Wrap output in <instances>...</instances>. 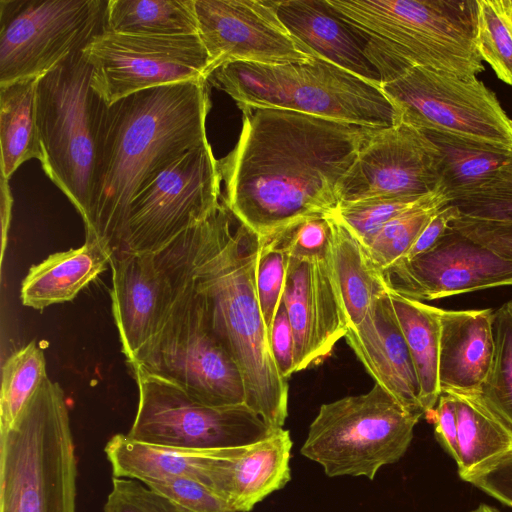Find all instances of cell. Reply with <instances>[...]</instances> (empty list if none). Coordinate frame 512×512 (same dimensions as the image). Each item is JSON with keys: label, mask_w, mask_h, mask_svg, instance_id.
I'll return each instance as SVG.
<instances>
[{"label": "cell", "mask_w": 512, "mask_h": 512, "mask_svg": "<svg viewBox=\"0 0 512 512\" xmlns=\"http://www.w3.org/2000/svg\"><path fill=\"white\" fill-rule=\"evenodd\" d=\"M465 482L512 508V454Z\"/></svg>", "instance_id": "obj_44"}, {"label": "cell", "mask_w": 512, "mask_h": 512, "mask_svg": "<svg viewBox=\"0 0 512 512\" xmlns=\"http://www.w3.org/2000/svg\"><path fill=\"white\" fill-rule=\"evenodd\" d=\"M13 198L10 192L8 179L1 175V200H0V214H1V263L3 261L6 243L8 239V231L11 220Z\"/></svg>", "instance_id": "obj_47"}, {"label": "cell", "mask_w": 512, "mask_h": 512, "mask_svg": "<svg viewBox=\"0 0 512 512\" xmlns=\"http://www.w3.org/2000/svg\"><path fill=\"white\" fill-rule=\"evenodd\" d=\"M107 1L0 0V86L39 78L104 30Z\"/></svg>", "instance_id": "obj_11"}, {"label": "cell", "mask_w": 512, "mask_h": 512, "mask_svg": "<svg viewBox=\"0 0 512 512\" xmlns=\"http://www.w3.org/2000/svg\"><path fill=\"white\" fill-rule=\"evenodd\" d=\"M442 156L428 135L398 121L375 129L338 188L339 206L380 198H420L441 186Z\"/></svg>", "instance_id": "obj_15"}, {"label": "cell", "mask_w": 512, "mask_h": 512, "mask_svg": "<svg viewBox=\"0 0 512 512\" xmlns=\"http://www.w3.org/2000/svg\"><path fill=\"white\" fill-rule=\"evenodd\" d=\"M236 221L222 201L163 250L191 280L211 331L237 363L245 405L278 430L288 414V383L273 360L257 297L260 238Z\"/></svg>", "instance_id": "obj_2"}, {"label": "cell", "mask_w": 512, "mask_h": 512, "mask_svg": "<svg viewBox=\"0 0 512 512\" xmlns=\"http://www.w3.org/2000/svg\"><path fill=\"white\" fill-rule=\"evenodd\" d=\"M420 418L375 384L367 393L323 404L300 452L329 477L373 480L381 467L406 453Z\"/></svg>", "instance_id": "obj_9"}, {"label": "cell", "mask_w": 512, "mask_h": 512, "mask_svg": "<svg viewBox=\"0 0 512 512\" xmlns=\"http://www.w3.org/2000/svg\"><path fill=\"white\" fill-rule=\"evenodd\" d=\"M210 77L242 113L281 109L373 129L396 122L380 87L319 57L279 65L231 62Z\"/></svg>", "instance_id": "obj_6"}, {"label": "cell", "mask_w": 512, "mask_h": 512, "mask_svg": "<svg viewBox=\"0 0 512 512\" xmlns=\"http://www.w3.org/2000/svg\"><path fill=\"white\" fill-rule=\"evenodd\" d=\"M104 512H191L141 481L113 477Z\"/></svg>", "instance_id": "obj_40"}, {"label": "cell", "mask_w": 512, "mask_h": 512, "mask_svg": "<svg viewBox=\"0 0 512 512\" xmlns=\"http://www.w3.org/2000/svg\"><path fill=\"white\" fill-rule=\"evenodd\" d=\"M367 38L381 84L413 67L472 80L484 71L476 41V0H326Z\"/></svg>", "instance_id": "obj_4"}, {"label": "cell", "mask_w": 512, "mask_h": 512, "mask_svg": "<svg viewBox=\"0 0 512 512\" xmlns=\"http://www.w3.org/2000/svg\"><path fill=\"white\" fill-rule=\"evenodd\" d=\"M424 132L441 152V186L447 196L477 186L512 165V150L445 133Z\"/></svg>", "instance_id": "obj_31"}, {"label": "cell", "mask_w": 512, "mask_h": 512, "mask_svg": "<svg viewBox=\"0 0 512 512\" xmlns=\"http://www.w3.org/2000/svg\"><path fill=\"white\" fill-rule=\"evenodd\" d=\"M277 12L291 36L315 57L380 87V75L365 53L367 38L341 19L326 0L278 1Z\"/></svg>", "instance_id": "obj_22"}, {"label": "cell", "mask_w": 512, "mask_h": 512, "mask_svg": "<svg viewBox=\"0 0 512 512\" xmlns=\"http://www.w3.org/2000/svg\"><path fill=\"white\" fill-rule=\"evenodd\" d=\"M281 302L294 336V373L320 363L348 331L331 251L324 257L289 255Z\"/></svg>", "instance_id": "obj_18"}, {"label": "cell", "mask_w": 512, "mask_h": 512, "mask_svg": "<svg viewBox=\"0 0 512 512\" xmlns=\"http://www.w3.org/2000/svg\"><path fill=\"white\" fill-rule=\"evenodd\" d=\"M113 476L142 483L173 478L195 480L210 489L220 449H188L144 443L116 434L104 448Z\"/></svg>", "instance_id": "obj_25"}, {"label": "cell", "mask_w": 512, "mask_h": 512, "mask_svg": "<svg viewBox=\"0 0 512 512\" xmlns=\"http://www.w3.org/2000/svg\"><path fill=\"white\" fill-rule=\"evenodd\" d=\"M374 130L289 110L244 112L237 144L218 161L223 202L259 238L332 214L339 184Z\"/></svg>", "instance_id": "obj_1"}, {"label": "cell", "mask_w": 512, "mask_h": 512, "mask_svg": "<svg viewBox=\"0 0 512 512\" xmlns=\"http://www.w3.org/2000/svg\"><path fill=\"white\" fill-rule=\"evenodd\" d=\"M441 189L420 198H380L339 206L334 215L366 247L386 223L426 203Z\"/></svg>", "instance_id": "obj_36"}, {"label": "cell", "mask_w": 512, "mask_h": 512, "mask_svg": "<svg viewBox=\"0 0 512 512\" xmlns=\"http://www.w3.org/2000/svg\"><path fill=\"white\" fill-rule=\"evenodd\" d=\"M445 393L455 401L456 464L463 481L512 454V432L486 406L479 393Z\"/></svg>", "instance_id": "obj_27"}, {"label": "cell", "mask_w": 512, "mask_h": 512, "mask_svg": "<svg viewBox=\"0 0 512 512\" xmlns=\"http://www.w3.org/2000/svg\"><path fill=\"white\" fill-rule=\"evenodd\" d=\"M332 214H315L289 224L275 235L289 255L324 257L331 251Z\"/></svg>", "instance_id": "obj_39"}, {"label": "cell", "mask_w": 512, "mask_h": 512, "mask_svg": "<svg viewBox=\"0 0 512 512\" xmlns=\"http://www.w3.org/2000/svg\"><path fill=\"white\" fill-rule=\"evenodd\" d=\"M458 216V210L450 204L439 209L401 260L411 259L433 248L449 231L451 222Z\"/></svg>", "instance_id": "obj_46"}, {"label": "cell", "mask_w": 512, "mask_h": 512, "mask_svg": "<svg viewBox=\"0 0 512 512\" xmlns=\"http://www.w3.org/2000/svg\"><path fill=\"white\" fill-rule=\"evenodd\" d=\"M292 440L278 429L253 444L223 448L213 468L210 490L235 512H248L291 479Z\"/></svg>", "instance_id": "obj_21"}, {"label": "cell", "mask_w": 512, "mask_h": 512, "mask_svg": "<svg viewBox=\"0 0 512 512\" xmlns=\"http://www.w3.org/2000/svg\"><path fill=\"white\" fill-rule=\"evenodd\" d=\"M289 254L275 235L260 238L256 290L265 326L270 334L282 301Z\"/></svg>", "instance_id": "obj_38"}, {"label": "cell", "mask_w": 512, "mask_h": 512, "mask_svg": "<svg viewBox=\"0 0 512 512\" xmlns=\"http://www.w3.org/2000/svg\"><path fill=\"white\" fill-rule=\"evenodd\" d=\"M112 312L126 362L152 338L172 301L173 288L154 253L120 251L112 261Z\"/></svg>", "instance_id": "obj_19"}, {"label": "cell", "mask_w": 512, "mask_h": 512, "mask_svg": "<svg viewBox=\"0 0 512 512\" xmlns=\"http://www.w3.org/2000/svg\"><path fill=\"white\" fill-rule=\"evenodd\" d=\"M447 204L448 197L442 188L426 203L386 223L365 247L376 266L383 272L401 260L435 213Z\"/></svg>", "instance_id": "obj_35"}, {"label": "cell", "mask_w": 512, "mask_h": 512, "mask_svg": "<svg viewBox=\"0 0 512 512\" xmlns=\"http://www.w3.org/2000/svg\"><path fill=\"white\" fill-rule=\"evenodd\" d=\"M154 254L173 297L156 333L127 363L130 371L172 382L209 406L245 404L241 371L211 331L191 280L165 250Z\"/></svg>", "instance_id": "obj_7"}, {"label": "cell", "mask_w": 512, "mask_h": 512, "mask_svg": "<svg viewBox=\"0 0 512 512\" xmlns=\"http://www.w3.org/2000/svg\"><path fill=\"white\" fill-rule=\"evenodd\" d=\"M426 416L434 424V434L438 443L456 462L458 457L457 416L453 396L442 393L434 409Z\"/></svg>", "instance_id": "obj_45"}, {"label": "cell", "mask_w": 512, "mask_h": 512, "mask_svg": "<svg viewBox=\"0 0 512 512\" xmlns=\"http://www.w3.org/2000/svg\"><path fill=\"white\" fill-rule=\"evenodd\" d=\"M391 291L414 300H436L512 286V261L450 227L430 250L383 271Z\"/></svg>", "instance_id": "obj_17"}, {"label": "cell", "mask_w": 512, "mask_h": 512, "mask_svg": "<svg viewBox=\"0 0 512 512\" xmlns=\"http://www.w3.org/2000/svg\"><path fill=\"white\" fill-rule=\"evenodd\" d=\"M277 4L271 0H194L211 75L231 62L279 65L315 57L291 36L278 16Z\"/></svg>", "instance_id": "obj_16"}, {"label": "cell", "mask_w": 512, "mask_h": 512, "mask_svg": "<svg viewBox=\"0 0 512 512\" xmlns=\"http://www.w3.org/2000/svg\"><path fill=\"white\" fill-rule=\"evenodd\" d=\"M191 512H235L201 483L187 478H173L144 483Z\"/></svg>", "instance_id": "obj_41"}, {"label": "cell", "mask_w": 512, "mask_h": 512, "mask_svg": "<svg viewBox=\"0 0 512 512\" xmlns=\"http://www.w3.org/2000/svg\"><path fill=\"white\" fill-rule=\"evenodd\" d=\"M82 53L92 68V87L108 106L142 90L211 76L199 34L147 36L103 30Z\"/></svg>", "instance_id": "obj_14"}, {"label": "cell", "mask_w": 512, "mask_h": 512, "mask_svg": "<svg viewBox=\"0 0 512 512\" xmlns=\"http://www.w3.org/2000/svg\"><path fill=\"white\" fill-rule=\"evenodd\" d=\"M331 258L350 327L360 324L390 289L364 245L332 213Z\"/></svg>", "instance_id": "obj_26"}, {"label": "cell", "mask_w": 512, "mask_h": 512, "mask_svg": "<svg viewBox=\"0 0 512 512\" xmlns=\"http://www.w3.org/2000/svg\"><path fill=\"white\" fill-rule=\"evenodd\" d=\"M511 18H512V6H511Z\"/></svg>", "instance_id": "obj_50"}, {"label": "cell", "mask_w": 512, "mask_h": 512, "mask_svg": "<svg viewBox=\"0 0 512 512\" xmlns=\"http://www.w3.org/2000/svg\"><path fill=\"white\" fill-rule=\"evenodd\" d=\"M82 50L38 78L36 121L47 176L91 224L101 128L108 105Z\"/></svg>", "instance_id": "obj_8"}, {"label": "cell", "mask_w": 512, "mask_h": 512, "mask_svg": "<svg viewBox=\"0 0 512 512\" xmlns=\"http://www.w3.org/2000/svg\"><path fill=\"white\" fill-rule=\"evenodd\" d=\"M43 350L34 341L13 352L2 366L0 430L9 428L47 378Z\"/></svg>", "instance_id": "obj_33"}, {"label": "cell", "mask_w": 512, "mask_h": 512, "mask_svg": "<svg viewBox=\"0 0 512 512\" xmlns=\"http://www.w3.org/2000/svg\"><path fill=\"white\" fill-rule=\"evenodd\" d=\"M139 390L133 440L188 449H223L261 441L276 430L247 405L209 406L176 384L131 371Z\"/></svg>", "instance_id": "obj_12"}, {"label": "cell", "mask_w": 512, "mask_h": 512, "mask_svg": "<svg viewBox=\"0 0 512 512\" xmlns=\"http://www.w3.org/2000/svg\"><path fill=\"white\" fill-rule=\"evenodd\" d=\"M76 478L65 394L47 377L0 430V512H76Z\"/></svg>", "instance_id": "obj_5"}, {"label": "cell", "mask_w": 512, "mask_h": 512, "mask_svg": "<svg viewBox=\"0 0 512 512\" xmlns=\"http://www.w3.org/2000/svg\"><path fill=\"white\" fill-rule=\"evenodd\" d=\"M496 174H498L499 176H501V177H503V178H505L507 180L512 181V165L501 169Z\"/></svg>", "instance_id": "obj_48"}, {"label": "cell", "mask_w": 512, "mask_h": 512, "mask_svg": "<svg viewBox=\"0 0 512 512\" xmlns=\"http://www.w3.org/2000/svg\"><path fill=\"white\" fill-rule=\"evenodd\" d=\"M113 255L106 242L86 235L81 247L54 253L31 266L21 285L22 304L43 310L71 301L111 265Z\"/></svg>", "instance_id": "obj_24"}, {"label": "cell", "mask_w": 512, "mask_h": 512, "mask_svg": "<svg viewBox=\"0 0 512 512\" xmlns=\"http://www.w3.org/2000/svg\"><path fill=\"white\" fill-rule=\"evenodd\" d=\"M210 107L207 81L142 90L108 106L86 235L120 251L133 198L167 166L208 141Z\"/></svg>", "instance_id": "obj_3"}, {"label": "cell", "mask_w": 512, "mask_h": 512, "mask_svg": "<svg viewBox=\"0 0 512 512\" xmlns=\"http://www.w3.org/2000/svg\"><path fill=\"white\" fill-rule=\"evenodd\" d=\"M270 350L279 374L288 379L294 373V336L284 305L280 307L269 334Z\"/></svg>", "instance_id": "obj_43"}, {"label": "cell", "mask_w": 512, "mask_h": 512, "mask_svg": "<svg viewBox=\"0 0 512 512\" xmlns=\"http://www.w3.org/2000/svg\"><path fill=\"white\" fill-rule=\"evenodd\" d=\"M477 51L497 77L512 86V0H476Z\"/></svg>", "instance_id": "obj_34"}, {"label": "cell", "mask_w": 512, "mask_h": 512, "mask_svg": "<svg viewBox=\"0 0 512 512\" xmlns=\"http://www.w3.org/2000/svg\"><path fill=\"white\" fill-rule=\"evenodd\" d=\"M388 294L344 338L375 384L407 412L422 417L415 366Z\"/></svg>", "instance_id": "obj_20"}, {"label": "cell", "mask_w": 512, "mask_h": 512, "mask_svg": "<svg viewBox=\"0 0 512 512\" xmlns=\"http://www.w3.org/2000/svg\"><path fill=\"white\" fill-rule=\"evenodd\" d=\"M37 82L29 78L0 86L1 175L8 180L22 163L44 160L36 121Z\"/></svg>", "instance_id": "obj_29"}, {"label": "cell", "mask_w": 512, "mask_h": 512, "mask_svg": "<svg viewBox=\"0 0 512 512\" xmlns=\"http://www.w3.org/2000/svg\"><path fill=\"white\" fill-rule=\"evenodd\" d=\"M104 30L147 36L198 34L194 0H109Z\"/></svg>", "instance_id": "obj_30"}, {"label": "cell", "mask_w": 512, "mask_h": 512, "mask_svg": "<svg viewBox=\"0 0 512 512\" xmlns=\"http://www.w3.org/2000/svg\"><path fill=\"white\" fill-rule=\"evenodd\" d=\"M493 313L490 308H440L441 394L480 392L494 357Z\"/></svg>", "instance_id": "obj_23"}, {"label": "cell", "mask_w": 512, "mask_h": 512, "mask_svg": "<svg viewBox=\"0 0 512 512\" xmlns=\"http://www.w3.org/2000/svg\"><path fill=\"white\" fill-rule=\"evenodd\" d=\"M447 197L462 217L512 224V181L498 174Z\"/></svg>", "instance_id": "obj_37"}, {"label": "cell", "mask_w": 512, "mask_h": 512, "mask_svg": "<svg viewBox=\"0 0 512 512\" xmlns=\"http://www.w3.org/2000/svg\"><path fill=\"white\" fill-rule=\"evenodd\" d=\"M470 512H499V510L486 504H480L477 508Z\"/></svg>", "instance_id": "obj_49"}, {"label": "cell", "mask_w": 512, "mask_h": 512, "mask_svg": "<svg viewBox=\"0 0 512 512\" xmlns=\"http://www.w3.org/2000/svg\"><path fill=\"white\" fill-rule=\"evenodd\" d=\"M494 357L479 395L512 432V301L493 313Z\"/></svg>", "instance_id": "obj_32"}, {"label": "cell", "mask_w": 512, "mask_h": 512, "mask_svg": "<svg viewBox=\"0 0 512 512\" xmlns=\"http://www.w3.org/2000/svg\"><path fill=\"white\" fill-rule=\"evenodd\" d=\"M396 122L512 150V119L482 81L413 67L382 83Z\"/></svg>", "instance_id": "obj_10"}, {"label": "cell", "mask_w": 512, "mask_h": 512, "mask_svg": "<svg viewBox=\"0 0 512 512\" xmlns=\"http://www.w3.org/2000/svg\"><path fill=\"white\" fill-rule=\"evenodd\" d=\"M221 181L218 160L208 141L187 151L133 198L120 251L156 253L163 249L220 205Z\"/></svg>", "instance_id": "obj_13"}, {"label": "cell", "mask_w": 512, "mask_h": 512, "mask_svg": "<svg viewBox=\"0 0 512 512\" xmlns=\"http://www.w3.org/2000/svg\"><path fill=\"white\" fill-rule=\"evenodd\" d=\"M388 296L415 366L420 385V403L426 415L434 409L441 395L440 308L391 290Z\"/></svg>", "instance_id": "obj_28"}, {"label": "cell", "mask_w": 512, "mask_h": 512, "mask_svg": "<svg viewBox=\"0 0 512 512\" xmlns=\"http://www.w3.org/2000/svg\"><path fill=\"white\" fill-rule=\"evenodd\" d=\"M450 227L512 261V224L474 220L459 215Z\"/></svg>", "instance_id": "obj_42"}]
</instances>
